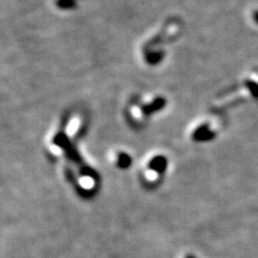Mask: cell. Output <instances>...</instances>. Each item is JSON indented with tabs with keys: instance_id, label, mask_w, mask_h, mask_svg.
<instances>
[{
	"instance_id": "cell-2",
	"label": "cell",
	"mask_w": 258,
	"mask_h": 258,
	"mask_svg": "<svg viewBox=\"0 0 258 258\" xmlns=\"http://www.w3.org/2000/svg\"><path fill=\"white\" fill-rule=\"evenodd\" d=\"M150 169L158 173H163L167 168V159L164 156H156L150 161Z\"/></svg>"
},
{
	"instance_id": "cell-4",
	"label": "cell",
	"mask_w": 258,
	"mask_h": 258,
	"mask_svg": "<svg viewBox=\"0 0 258 258\" xmlns=\"http://www.w3.org/2000/svg\"><path fill=\"white\" fill-rule=\"evenodd\" d=\"M186 258H195V257H194V256H187Z\"/></svg>"
},
{
	"instance_id": "cell-1",
	"label": "cell",
	"mask_w": 258,
	"mask_h": 258,
	"mask_svg": "<svg viewBox=\"0 0 258 258\" xmlns=\"http://www.w3.org/2000/svg\"><path fill=\"white\" fill-rule=\"evenodd\" d=\"M214 137V134L209 129V125L204 124L199 126L192 134V138L196 141H207L212 139Z\"/></svg>"
},
{
	"instance_id": "cell-3",
	"label": "cell",
	"mask_w": 258,
	"mask_h": 258,
	"mask_svg": "<svg viewBox=\"0 0 258 258\" xmlns=\"http://www.w3.org/2000/svg\"><path fill=\"white\" fill-rule=\"evenodd\" d=\"M117 165L119 168L126 169L132 165V158L125 154V153H119L117 157Z\"/></svg>"
}]
</instances>
